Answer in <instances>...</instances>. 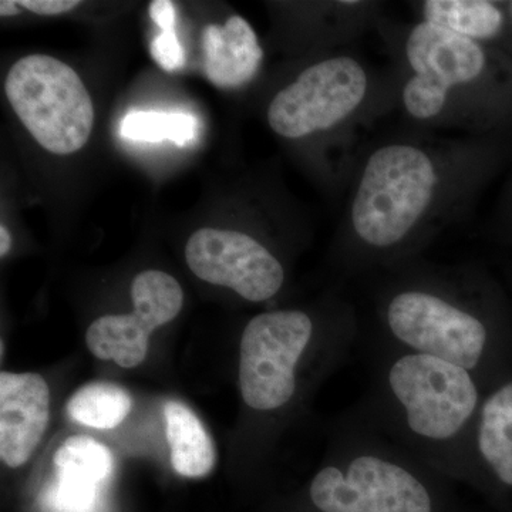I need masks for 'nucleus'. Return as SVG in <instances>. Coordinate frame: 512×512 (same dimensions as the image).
<instances>
[{"label":"nucleus","instance_id":"1","mask_svg":"<svg viewBox=\"0 0 512 512\" xmlns=\"http://www.w3.org/2000/svg\"><path fill=\"white\" fill-rule=\"evenodd\" d=\"M512 163V134L439 136L409 126L363 146L342 220L349 248L370 255L417 247L466 220Z\"/></svg>","mask_w":512,"mask_h":512},{"label":"nucleus","instance_id":"2","mask_svg":"<svg viewBox=\"0 0 512 512\" xmlns=\"http://www.w3.org/2000/svg\"><path fill=\"white\" fill-rule=\"evenodd\" d=\"M397 109L409 126L461 136L512 134V55L430 23L383 16Z\"/></svg>","mask_w":512,"mask_h":512},{"label":"nucleus","instance_id":"3","mask_svg":"<svg viewBox=\"0 0 512 512\" xmlns=\"http://www.w3.org/2000/svg\"><path fill=\"white\" fill-rule=\"evenodd\" d=\"M397 110L392 70H379L353 49L312 60L269 101L266 119L288 141L322 138L355 170L363 131Z\"/></svg>","mask_w":512,"mask_h":512},{"label":"nucleus","instance_id":"4","mask_svg":"<svg viewBox=\"0 0 512 512\" xmlns=\"http://www.w3.org/2000/svg\"><path fill=\"white\" fill-rule=\"evenodd\" d=\"M5 93L16 116L37 143L56 156L86 146L94 126L92 97L69 64L30 55L10 67Z\"/></svg>","mask_w":512,"mask_h":512},{"label":"nucleus","instance_id":"5","mask_svg":"<svg viewBox=\"0 0 512 512\" xmlns=\"http://www.w3.org/2000/svg\"><path fill=\"white\" fill-rule=\"evenodd\" d=\"M313 322L301 311L262 313L241 339L239 384L256 410H275L295 393V366L312 338Z\"/></svg>","mask_w":512,"mask_h":512},{"label":"nucleus","instance_id":"6","mask_svg":"<svg viewBox=\"0 0 512 512\" xmlns=\"http://www.w3.org/2000/svg\"><path fill=\"white\" fill-rule=\"evenodd\" d=\"M386 322L410 348L466 370L477 366L487 343V328L476 313L430 289L394 293Z\"/></svg>","mask_w":512,"mask_h":512},{"label":"nucleus","instance_id":"7","mask_svg":"<svg viewBox=\"0 0 512 512\" xmlns=\"http://www.w3.org/2000/svg\"><path fill=\"white\" fill-rule=\"evenodd\" d=\"M389 382L410 429L427 439H450L477 406V389L466 369L423 353L397 360Z\"/></svg>","mask_w":512,"mask_h":512},{"label":"nucleus","instance_id":"8","mask_svg":"<svg viewBox=\"0 0 512 512\" xmlns=\"http://www.w3.org/2000/svg\"><path fill=\"white\" fill-rule=\"evenodd\" d=\"M311 497L322 512H431L429 493L416 477L372 456L356 458L348 474L323 468Z\"/></svg>","mask_w":512,"mask_h":512},{"label":"nucleus","instance_id":"9","mask_svg":"<svg viewBox=\"0 0 512 512\" xmlns=\"http://www.w3.org/2000/svg\"><path fill=\"white\" fill-rule=\"evenodd\" d=\"M185 258L202 281L232 289L249 302L268 301L285 282L279 259L245 232L202 228L188 239Z\"/></svg>","mask_w":512,"mask_h":512},{"label":"nucleus","instance_id":"10","mask_svg":"<svg viewBox=\"0 0 512 512\" xmlns=\"http://www.w3.org/2000/svg\"><path fill=\"white\" fill-rule=\"evenodd\" d=\"M131 299L133 313L101 316L86 333L87 346L97 359L114 360L126 369L144 362L151 333L177 318L184 292L173 276L150 269L134 278Z\"/></svg>","mask_w":512,"mask_h":512},{"label":"nucleus","instance_id":"11","mask_svg":"<svg viewBox=\"0 0 512 512\" xmlns=\"http://www.w3.org/2000/svg\"><path fill=\"white\" fill-rule=\"evenodd\" d=\"M50 417V392L36 373L0 375V457L10 468L28 463Z\"/></svg>","mask_w":512,"mask_h":512},{"label":"nucleus","instance_id":"12","mask_svg":"<svg viewBox=\"0 0 512 512\" xmlns=\"http://www.w3.org/2000/svg\"><path fill=\"white\" fill-rule=\"evenodd\" d=\"M201 46L205 76L218 89L247 86L264 60V49L254 28L237 15L224 26L210 25L202 30Z\"/></svg>","mask_w":512,"mask_h":512},{"label":"nucleus","instance_id":"13","mask_svg":"<svg viewBox=\"0 0 512 512\" xmlns=\"http://www.w3.org/2000/svg\"><path fill=\"white\" fill-rule=\"evenodd\" d=\"M409 5L419 22L510 53L512 23L507 0H421Z\"/></svg>","mask_w":512,"mask_h":512},{"label":"nucleus","instance_id":"14","mask_svg":"<svg viewBox=\"0 0 512 512\" xmlns=\"http://www.w3.org/2000/svg\"><path fill=\"white\" fill-rule=\"evenodd\" d=\"M53 463L57 470L56 504L60 510H92L99 485L113 468L109 448L92 437H70L56 451Z\"/></svg>","mask_w":512,"mask_h":512},{"label":"nucleus","instance_id":"15","mask_svg":"<svg viewBox=\"0 0 512 512\" xmlns=\"http://www.w3.org/2000/svg\"><path fill=\"white\" fill-rule=\"evenodd\" d=\"M164 417L174 470L181 477L208 476L215 466L217 451L197 414L185 404L171 400L165 403Z\"/></svg>","mask_w":512,"mask_h":512},{"label":"nucleus","instance_id":"16","mask_svg":"<svg viewBox=\"0 0 512 512\" xmlns=\"http://www.w3.org/2000/svg\"><path fill=\"white\" fill-rule=\"evenodd\" d=\"M478 446L497 477L512 485V383L484 404Z\"/></svg>","mask_w":512,"mask_h":512},{"label":"nucleus","instance_id":"17","mask_svg":"<svg viewBox=\"0 0 512 512\" xmlns=\"http://www.w3.org/2000/svg\"><path fill=\"white\" fill-rule=\"evenodd\" d=\"M133 409L130 394L107 382L84 384L66 404L70 419L93 429H114L120 426Z\"/></svg>","mask_w":512,"mask_h":512},{"label":"nucleus","instance_id":"18","mask_svg":"<svg viewBox=\"0 0 512 512\" xmlns=\"http://www.w3.org/2000/svg\"><path fill=\"white\" fill-rule=\"evenodd\" d=\"M198 120L181 111H130L120 124L121 137L144 143L173 141L187 146L198 136Z\"/></svg>","mask_w":512,"mask_h":512},{"label":"nucleus","instance_id":"19","mask_svg":"<svg viewBox=\"0 0 512 512\" xmlns=\"http://www.w3.org/2000/svg\"><path fill=\"white\" fill-rule=\"evenodd\" d=\"M487 224L495 237L512 241V163L495 198Z\"/></svg>","mask_w":512,"mask_h":512},{"label":"nucleus","instance_id":"20","mask_svg":"<svg viewBox=\"0 0 512 512\" xmlns=\"http://www.w3.org/2000/svg\"><path fill=\"white\" fill-rule=\"evenodd\" d=\"M151 56L168 73L177 72L185 63V53L177 32H161L151 42Z\"/></svg>","mask_w":512,"mask_h":512},{"label":"nucleus","instance_id":"21","mask_svg":"<svg viewBox=\"0 0 512 512\" xmlns=\"http://www.w3.org/2000/svg\"><path fill=\"white\" fill-rule=\"evenodd\" d=\"M19 6L36 13V15L56 16L76 9L77 6H80V2L77 0H22L19 2Z\"/></svg>","mask_w":512,"mask_h":512},{"label":"nucleus","instance_id":"22","mask_svg":"<svg viewBox=\"0 0 512 512\" xmlns=\"http://www.w3.org/2000/svg\"><path fill=\"white\" fill-rule=\"evenodd\" d=\"M150 16L161 32L177 28V9L170 0H154L150 5Z\"/></svg>","mask_w":512,"mask_h":512},{"label":"nucleus","instance_id":"23","mask_svg":"<svg viewBox=\"0 0 512 512\" xmlns=\"http://www.w3.org/2000/svg\"><path fill=\"white\" fill-rule=\"evenodd\" d=\"M19 10V2H12V0H2V2H0V16H2V18L16 16Z\"/></svg>","mask_w":512,"mask_h":512},{"label":"nucleus","instance_id":"24","mask_svg":"<svg viewBox=\"0 0 512 512\" xmlns=\"http://www.w3.org/2000/svg\"><path fill=\"white\" fill-rule=\"evenodd\" d=\"M10 247H12V237H10L5 225H2L0 227V255H2V258L8 254Z\"/></svg>","mask_w":512,"mask_h":512},{"label":"nucleus","instance_id":"25","mask_svg":"<svg viewBox=\"0 0 512 512\" xmlns=\"http://www.w3.org/2000/svg\"><path fill=\"white\" fill-rule=\"evenodd\" d=\"M507 8H508V12H510V18H511V23H512V0H507ZM510 53L512 55V45H511Z\"/></svg>","mask_w":512,"mask_h":512}]
</instances>
